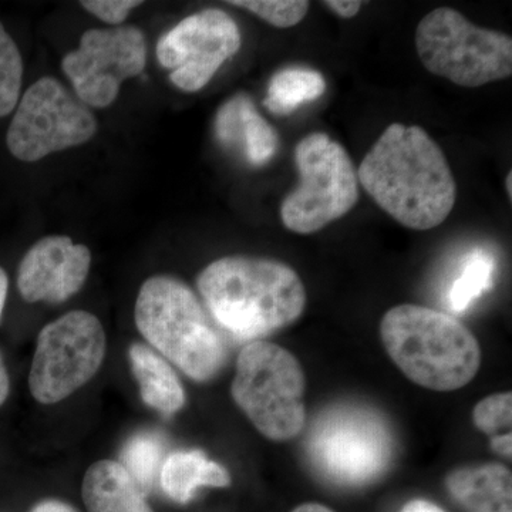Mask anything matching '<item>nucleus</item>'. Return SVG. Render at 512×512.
<instances>
[{"label": "nucleus", "instance_id": "7c9ffc66", "mask_svg": "<svg viewBox=\"0 0 512 512\" xmlns=\"http://www.w3.org/2000/svg\"><path fill=\"white\" fill-rule=\"evenodd\" d=\"M9 279L6 272L0 268V318H2L3 308H5L6 296H8Z\"/></svg>", "mask_w": 512, "mask_h": 512}, {"label": "nucleus", "instance_id": "f3484780", "mask_svg": "<svg viewBox=\"0 0 512 512\" xmlns=\"http://www.w3.org/2000/svg\"><path fill=\"white\" fill-rule=\"evenodd\" d=\"M163 491L178 504L190 503L201 487L225 488L231 484L228 470L200 450L177 451L164 461L160 471Z\"/></svg>", "mask_w": 512, "mask_h": 512}, {"label": "nucleus", "instance_id": "20e7f679", "mask_svg": "<svg viewBox=\"0 0 512 512\" xmlns=\"http://www.w3.org/2000/svg\"><path fill=\"white\" fill-rule=\"evenodd\" d=\"M137 329L153 348L197 382L221 372L228 349L194 291L173 276H153L138 292Z\"/></svg>", "mask_w": 512, "mask_h": 512}, {"label": "nucleus", "instance_id": "c756f323", "mask_svg": "<svg viewBox=\"0 0 512 512\" xmlns=\"http://www.w3.org/2000/svg\"><path fill=\"white\" fill-rule=\"evenodd\" d=\"M9 394V376L6 367L3 365L2 357H0V406L8 399Z\"/></svg>", "mask_w": 512, "mask_h": 512}, {"label": "nucleus", "instance_id": "4468645a", "mask_svg": "<svg viewBox=\"0 0 512 512\" xmlns=\"http://www.w3.org/2000/svg\"><path fill=\"white\" fill-rule=\"evenodd\" d=\"M215 131L225 146L241 144L248 163L255 167L269 163L278 150V133L259 114L247 94H238L221 107Z\"/></svg>", "mask_w": 512, "mask_h": 512}, {"label": "nucleus", "instance_id": "aec40b11", "mask_svg": "<svg viewBox=\"0 0 512 512\" xmlns=\"http://www.w3.org/2000/svg\"><path fill=\"white\" fill-rule=\"evenodd\" d=\"M497 262L485 249H474L448 291V306L456 313L466 312L485 292L493 289Z\"/></svg>", "mask_w": 512, "mask_h": 512}, {"label": "nucleus", "instance_id": "473e14b6", "mask_svg": "<svg viewBox=\"0 0 512 512\" xmlns=\"http://www.w3.org/2000/svg\"><path fill=\"white\" fill-rule=\"evenodd\" d=\"M512 174L511 171L507 175V180H505V190L508 192V197H512Z\"/></svg>", "mask_w": 512, "mask_h": 512}, {"label": "nucleus", "instance_id": "6e6552de", "mask_svg": "<svg viewBox=\"0 0 512 512\" xmlns=\"http://www.w3.org/2000/svg\"><path fill=\"white\" fill-rule=\"evenodd\" d=\"M312 463L335 483H370L393 461L390 427L375 410L340 406L320 414L309 434Z\"/></svg>", "mask_w": 512, "mask_h": 512}, {"label": "nucleus", "instance_id": "9d476101", "mask_svg": "<svg viewBox=\"0 0 512 512\" xmlns=\"http://www.w3.org/2000/svg\"><path fill=\"white\" fill-rule=\"evenodd\" d=\"M96 131V117L89 107L53 77H42L19 101L6 144L13 157L35 163L57 151L82 146Z\"/></svg>", "mask_w": 512, "mask_h": 512}, {"label": "nucleus", "instance_id": "412c9836", "mask_svg": "<svg viewBox=\"0 0 512 512\" xmlns=\"http://www.w3.org/2000/svg\"><path fill=\"white\" fill-rule=\"evenodd\" d=\"M163 456V441L151 433L137 434L124 447L123 466L144 495L153 488Z\"/></svg>", "mask_w": 512, "mask_h": 512}, {"label": "nucleus", "instance_id": "c85d7f7f", "mask_svg": "<svg viewBox=\"0 0 512 512\" xmlns=\"http://www.w3.org/2000/svg\"><path fill=\"white\" fill-rule=\"evenodd\" d=\"M30 512H77L73 507H70L69 504L63 503V501L57 500H46L42 501L33 507V510Z\"/></svg>", "mask_w": 512, "mask_h": 512}, {"label": "nucleus", "instance_id": "423d86ee", "mask_svg": "<svg viewBox=\"0 0 512 512\" xmlns=\"http://www.w3.org/2000/svg\"><path fill=\"white\" fill-rule=\"evenodd\" d=\"M414 42L423 66L457 86L476 89L511 77V36L478 28L456 9H434L424 16Z\"/></svg>", "mask_w": 512, "mask_h": 512}, {"label": "nucleus", "instance_id": "393cba45", "mask_svg": "<svg viewBox=\"0 0 512 512\" xmlns=\"http://www.w3.org/2000/svg\"><path fill=\"white\" fill-rule=\"evenodd\" d=\"M143 5L138 0H84L82 6L109 25H121L130 15L131 10Z\"/></svg>", "mask_w": 512, "mask_h": 512}, {"label": "nucleus", "instance_id": "f257e3e1", "mask_svg": "<svg viewBox=\"0 0 512 512\" xmlns=\"http://www.w3.org/2000/svg\"><path fill=\"white\" fill-rule=\"evenodd\" d=\"M357 180L386 214L416 231L443 224L457 200L443 150L419 126L390 124L363 158Z\"/></svg>", "mask_w": 512, "mask_h": 512}, {"label": "nucleus", "instance_id": "5701e85b", "mask_svg": "<svg viewBox=\"0 0 512 512\" xmlns=\"http://www.w3.org/2000/svg\"><path fill=\"white\" fill-rule=\"evenodd\" d=\"M228 5L249 10L275 28L288 29L305 19L311 3L306 0H232Z\"/></svg>", "mask_w": 512, "mask_h": 512}, {"label": "nucleus", "instance_id": "dca6fc26", "mask_svg": "<svg viewBox=\"0 0 512 512\" xmlns=\"http://www.w3.org/2000/svg\"><path fill=\"white\" fill-rule=\"evenodd\" d=\"M82 495L89 512H154L146 495L123 464L101 460L83 478Z\"/></svg>", "mask_w": 512, "mask_h": 512}, {"label": "nucleus", "instance_id": "a878e982", "mask_svg": "<svg viewBox=\"0 0 512 512\" xmlns=\"http://www.w3.org/2000/svg\"><path fill=\"white\" fill-rule=\"evenodd\" d=\"M323 5L333 10L340 18L352 19L362 9L363 2H359V0H326Z\"/></svg>", "mask_w": 512, "mask_h": 512}, {"label": "nucleus", "instance_id": "2eb2a0df", "mask_svg": "<svg viewBox=\"0 0 512 512\" xmlns=\"http://www.w3.org/2000/svg\"><path fill=\"white\" fill-rule=\"evenodd\" d=\"M444 484L448 495L466 512H512V476L503 464L456 468Z\"/></svg>", "mask_w": 512, "mask_h": 512}, {"label": "nucleus", "instance_id": "bb28decb", "mask_svg": "<svg viewBox=\"0 0 512 512\" xmlns=\"http://www.w3.org/2000/svg\"><path fill=\"white\" fill-rule=\"evenodd\" d=\"M490 446L493 448L494 453H497L498 456L508 458V460H510L512 456L511 431H508V433L497 434V436L491 437Z\"/></svg>", "mask_w": 512, "mask_h": 512}, {"label": "nucleus", "instance_id": "1a4fd4ad", "mask_svg": "<svg viewBox=\"0 0 512 512\" xmlns=\"http://www.w3.org/2000/svg\"><path fill=\"white\" fill-rule=\"evenodd\" d=\"M106 332L97 316L66 313L40 332L29 375L37 402L55 404L69 397L99 372L106 356Z\"/></svg>", "mask_w": 512, "mask_h": 512}, {"label": "nucleus", "instance_id": "4be33fe9", "mask_svg": "<svg viewBox=\"0 0 512 512\" xmlns=\"http://www.w3.org/2000/svg\"><path fill=\"white\" fill-rule=\"evenodd\" d=\"M23 60L19 47L0 23V119L9 116L19 103Z\"/></svg>", "mask_w": 512, "mask_h": 512}, {"label": "nucleus", "instance_id": "f03ea898", "mask_svg": "<svg viewBox=\"0 0 512 512\" xmlns=\"http://www.w3.org/2000/svg\"><path fill=\"white\" fill-rule=\"evenodd\" d=\"M197 286L212 318L239 339L261 340L305 311L301 276L276 259L225 256L198 275Z\"/></svg>", "mask_w": 512, "mask_h": 512}, {"label": "nucleus", "instance_id": "b1692460", "mask_svg": "<svg viewBox=\"0 0 512 512\" xmlns=\"http://www.w3.org/2000/svg\"><path fill=\"white\" fill-rule=\"evenodd\" d=\"M473 423L478 430L497 436L501 430H510L512 423L511 392L491 394L485 397L473 410Z\"/></svg>", "mask_w": 512, "mask_h": 512}, {"label": "nucleus", "instance_id": "2f4dec72", "mask_svg": "<svg viewBox=\"0 0 512 512\" xmlns=\"http://www.w3.org/2000/svg\"><path fill=\"white\" fill-rule=\"evenodd\" d=\"M292 512H335L326 505L319 503H305L296 507Z\"/></svg>", "mask_w": 512, "mask_h": 512}, {"label": "nucleus", "instance_id": "6ab92c4d", "mask_svg": "<svg viewBox=\"0 0 512 512\" xmlns=\"http://www.w3.org/2000/svg\"><path fill=\"white\" fill-rule=\"evenodd\" d=\"M326 92V80L316 70L289 67L272 76L264 106L275 116H289L303 103L318 100Z\"/></svg>", "mask_w": 512, "mask_h": 512}, {"label": "nucleus", "instance_id": "cd10ccee", "mask_svg": "<svg viewBox=\"0 0 512 512\" xmlns=\"http://www.w3.org/2000/svg\"><path fill=\"white\" fill-rule=\"evenodd\" d=\"M402 512H447L444 511L443 508L439 507V505L431 503L429 500H421V498H416V500L409 501L402 508Z\"/></svg>", "mask_w": 512, "mask_h": 512}, {"label": "nucleus", "instance_id": "39448f33", "mask_svg": "<svg viewBox=\"0 0 512 512\" xmlns=\"http://www.w3.org/2000/svg\"><path fill=\"white\" fill-rule=\"evenodd\" d=\"M305 390L301 362L288 349L252 340L239 352L232 399L266 439L285 443L301 434Z\"/></svg>", "mask_w": 512, "mask_h": 512}, {"label": "nucleus", "instance_id": "7ed1b4c3", "mask_svg": "<svg viewBox=\"0 0 512 512\" xmlns=\"http://www.w3.org/2000/svg\"><path fill=\"white\" fill-rule=\"evenodd\" d=\"M387 355L417 386L454 392L477 376L483 353L460 320L427 306H394L380 322Z\"/></svg>", "mask_w": 512, "mask_h": 512}, {"label": "nucleus", "instance_id": "9b49d317", "mask_svg": "<svg viewBox=\"0 0 512 512\" xmlns=\"http://www.w3.org/2000/svg\"><path fill=\"white\" fill-rule=\"evenodd\" d=\"M146 63L143 32L134 26H119L87 30L79 49L64 56L62 69L77 99L87 107L104 109L117 99L123 82L144 72Z\"/></svg>", "mask_w": 512, "mask_h": 512}, {"label": "nucleus", "instance_id": "a211bd4d", "mask_svg": "<svg viewBox=\"0 0 512 512\" xmlns=\"http://www.w3.org/2000/svg\"><path fill=\"white\" fill-rule=\"evenodd\" d=\"M128 353L143 402L165 414L183 409L184 387L170 363L141 343H134Z\"/></svg>", "mask_w": 512, "mask_h": 512}, {"label": "nucleus", "instance_id": "f8f14e48", "mask_svg": "<svg viewBox=\"0 0 512 512\" xmlns=\"http://www.w3.org/2000/svg\"><path fill=\"white\" fill-rule=\"evenodd\" d=\"M242 36L235 20L221 9H205L188 16L161 37L158 62L170 70L174 86L200 92L222 64L237 55Z\"/></svg>", "mask_w": 512, "mask_h": 512}, {"label": "nucleus", "instance_id": "0eeeda50", "mask_svg": "<svg viewBox=\"0 0 512 512\" xmlns=\"http://www.w3.org/2000/svg\"><path fill=\"white\" fill-rule=\"evenodd\" d=\"M296 190L281 205L282 222L296 234H315L345 217L359 201L357 170L348 151L328 134L311 133L295 148Z\"/></svg>", "mask_w": 512, "mask_h": 512}, {"label": "nucleus", "instance_id": "ddd939ff", "mask_svg": "<svg viewBox=\"0 0 512 512\" xmlns=\"http://www.w3.org/2000/svg\"><path fill=\"white\" fill-rule=\"evenodd\" d=\"M90 265V249L74 244L69 237L40 239L20 262V295L29 303L67 301L83 288Z\"/></svg>", "mask_w": 512, "mask_h": 512}]
</instances>
